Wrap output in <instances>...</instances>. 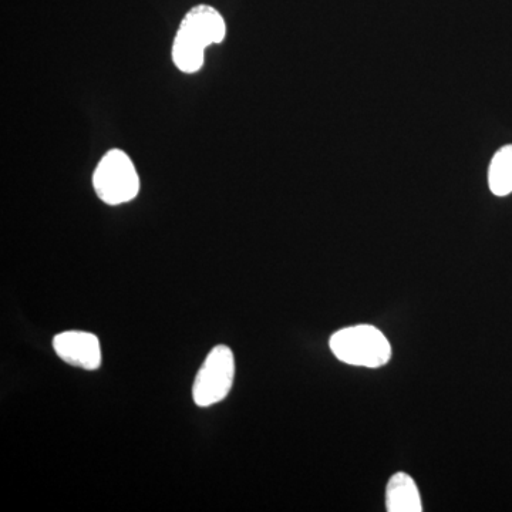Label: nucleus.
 <instances>
[{
  "label": "nucleus",
  "mask_w": 512,
  "mask_h": 512,
  "mask_svg": "<svg viewBox=\"0 0 512 512\" xmlns=\"http://www.w3.org/2000/svg\"><path fill=\"white\" fill-rule=\"evenodd\" d=\"M330 350L346 365L377 369L389 363L392 346L386 336L372 325H356L333 333Z\"/></svg>",
  "instance_id": "f257e3e1"
},
{
  "label": "nucleus",
  "mask_w": 512,
  "mask_h": 512,
  "mask_svg": "<svg viewBox=\"0 0 512 512\" xmlns=\"http://www.w3.org/2000/svg\"><path fill=\"white\" fill-rule=\"evenodd\" d=\"M205 47L191 36L187 30L178 29L173 45V60L175 66L184 73H195L204 64Z\"/></svg>",
  "instance_id": "0eeeda50"
},
{
  "label": "nucleus",
  "mask_w": 512,
  "mask_h": 512,
  "mask_svg": "<svg viewBox=\"0 0 512 512\" xmlns=\"http://www.w3.org/2000/svg\"><path fill=\"white\" fill-rule=\"evenodd\" d=\"M235 379V357L225 345L215 346L192 384V399L198 407H210L222 402L231 392Z\"/></svg>",
  "instance_id": "7ed1b4c3"
},
{
  "label": "nucleus",
  "mask_w": 512,
  "mask_h": 512,
  "mask_svg": "<svg viewBox=\"0 0 512 512\" xmlns=\"http://www.w3.org/2000/svg\"><path fill=\"white\" fill-rule=\"evenodd\" d=\"M386 510L389 512H421V497L416 481L409 474L396 473L386 487Z\"/></svg>",
  "instance_id": "423d86ee"
},
{
  "label": "nucleus",
  "mask_w": 512,
  "mask_h": 512,
  "mask_svg": "<svg viewBox=\"0 0 512 512\" xmlns=\"http://www.w3.org/2000/svg\"><path fill=\"white\" fill-rule=\"evenodd\" d=\"M180 28L187 30L205 47L218 45L225 39V33H227V26L221 13L208 5L192 8L185 15Z\"/></svg>",
  "instance_id": "39448f33"
},
{
  "label": "nucleus",
  "mask_w": 512,
  "mask_h": 512,
  "mask_svg": "<svg viewBox=\"0 0 512 512\" xmlns=\"http://www.w3.org/2000/svg\"><path fill=\"white\" fill-rule=\"evenodd\" d=\"M56 355L70 366L84 370H97L101 366L100 340L82 330H67L53 339Z\"/></svg>",
  "instance_id": "20e7f679"
},
{
  "label": "nucleus",
  "mask_w": 512,
  "mask_h": 512,
  "mask_svg": "<svg viewBox=\"0 0 512 512\" xmlns=\"http://www.w3.org/2000/svg\"><path fill=\"white\" fill-rule=\"evenodd\" d=\"M490 190L497 197L512 192V146H505L495 153L488 171Z\"/></svg>",
  "instance_id": "6e6552de"
},
{
  "label": "nucleus",
  "mask_w": 512,
  "mask_h": 512,
  "mask_svg": "<svg viewBox=\"0 0 512 512\" xmlns=\"http://www.w3.org/2000/svg\"><path fill=\"white\" fill-rule=\"evenodd\" d=\"M93 187L101 201L120 205L137 197L140 178L133 161L124 151L110 150L94 171Z\"/></svg>",
  "instance_id": "f03ea898"
}]
</instances>
